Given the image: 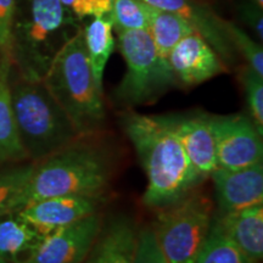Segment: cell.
Returning a JSON list of instances; mask_svg holds the SVG:
<instances>
[{
    "label": "cell",
    "mask_w": 263,
    "mask_h": 263,
    "mask_svg": "<svg viewBox=\"0 0 263 263\" xmlns=\"http://www.w3.org/2000/svg\"><path fill=\"white\" fill-rule=\"evenodd\" d=\"M121 124L133 144L147 184L143 203L161 210L193 193L201 177L193 167L178 136L166 116H147L127 111Z\"/></svg>",
    "instance_id": "1"
},
{
    "label": "cell",
    "mask_w": 263,
    "mask_h": 263,
    "mask_svg": "<svg viewBox=\"0 0 263 263\" xmlns=\"http://www.w3.org/2000/svg\"><path fill=\"white\" fill-rule=\"evenodd\" d=\"M112 177V160L100 144L80 138L35 162L15 212L43 199L68 195H103Z\"/></svg>",
    "instance_id": "2"
},
{
    "label": "cell",
    "mask_w": 263,
    "mask_h": 263,
    "mask_svg": "<svg viewBox=\"0 0 263 263\" xmlns=\"http://www.w3.org/2000/svg\"><path fill=\"white\" fill-rule=\"evenodd\" d=\"M83 28L60 0H16L11 61L20 74L42 80L65 43Z\"/></svg>",
    "instance_id": "3"
},
{
    "label": "cell",
    "mask_w": 263,
    "mask_h": 263,
    "mask_svg": "<svg viewBox=\"0 0 263 263\" xmlns=\"http://www.w3.org/2000/svg\"><path fill=\"white\" fill-rule=\"evenodd\" d=\"M10 94L20 140L33 162L83 138L42 80L10 72Z\"/></svg>",
    "instance_id": "4"
},
{
    "label": "cell",
    "mask_w": 263,
    "mask_h": 263,
    "mask_svg": "<svg viewBox=\"0 0 263 263\" xmlns=\"http://www.w3.org/2000/svg\"><path fill=\"white\" fill-rule=\"evenodd\" d=\"M42 81L81 137L90 138L103 129L106 118L103 89L88 61L83 28L58 51Z\"/></svg>",
    "instance_id": "5"
},
{
    "label": "cell",
    "mask_w": 263,
    "mask_h": 263,
    "mask_svg": "<svg viewBox=\"0 0 263 263\" xmlns=\"http://www.w3.org/2000/svg\"><path fill=\"white\" fill-rule=\"evenodd\" d=\"M117 47L126 62V73L115 91L120 105L150 104L177 83L168 61L157 52L147 29L118 32Z\"/></svg>",
    "instance_id": "6"
},
{
    "label": "cell",
    "mask_w": 263,
    "mask_h": 263,
    "mask_svg": "<svg viewBox=\"0 0 263 263\" xmlns=\"http://www.w3.org/2000/svg\"><path fill=\"white\" fill-rule=\"evenodd\" d=\"M212 210L209 197L195 192L157 210L151 228L167 262H196L209 238L213 222Z\"/></svg>",
    "instance_id": "7"
},
{
    "label": "cell",
    "mask_w": 263,
    "mask_h": 263,
    "mask_svg": "<svg viewBox=\"0 0 263 263\" xmlns=\"http://www.w3.org/2000/svg\"><path fill=\"white\" fill-rule=\"evenodd\" d=\"M211 124L219 168H245L262 161L263 134L249 116H211Z\"/></svg>",
    "instance_id": "8"
},
{
    "label": "cell",
    "mask_w": 263,
    "mask_h": 263,
    "mask_svg": "<svg viewBox=\"0 0 263 263\" xmlns=\"http://www.w3.org/2000/svg\"><path fill=\"white\" fill-rule=\"evenodd\" d=\"M103 223L99 212L45 235L22 263H83Z\"/></svg>",
    "instance_id": "9"
},
{
    "label": "cell",
    "mask_w": 263,
    "mask_h": 263,
    "mask_svg": "<svg viewBox=\"0 0 263 263\" xmlns=\"http://www.w3.org/2000/svg\"><path fill=\"white\" fill-rule=\"evenodd\" d=\"M171 71L184 87H194L227 72L224 62L196 32L177 43L167 57Z\"/></svg>",
    "instance_id": "10"
},
{
    "label": "cell",
    "mask_w": 263,
    "mask_h": 263,
    "mask_svg": "<svg viewBox=\"0 0 263 263\" xmlns=\"http://www.w3.org/2000/svg\"><path fill=\"white\" fill-rule=\"evenodd\" d=\"M103 195H68L29 203L18 213L43 236L73 224L99 211Z\"/></svg>",
    "instance_id": "11"
},
{
    "label": "cell",
    "mask_w": 263,
    "mask_h": 263,
    "mask_svg": "<svg viewBox=\"0 0 263 263\" xmlns=\"http://www.w3.org/2000/svg\"><path fill=\"white\" fill-rule=\"evenodd\" d=\"M156 9L166 10L180 16L192 26L219 55L227 67L234 64L235 49L230 41L227 21L199 0H144Z\"/></svg>",
    "instance_id": "12"
},
{
    "label": "cell",
    "mask_w": 263,
    "mask_h": 263,
    "mask_svg": "<svg viewBox=\"0 0 263 263\" xmlns=\"http://www.w3.org/2000/svg\"><path fill=\"white\" fill-rule=\"evenodd\" d=\"M210 177L215 184L219 215L263 203V161L239 170L218 167Z\"/></svg>",
    "instance_id": "13"
},
{
    "label": "cell",
    "mask_w": 263,
    "mask_h": 263,
    "mask_svg": "<svg viewBox=\"0 0 263 263\" xmlns=\"http://www.w3.org/2000/svg\"><path fill=\"white\" fill-rule=\"evenodd\" d=\"M193 167L202 179L218 168L211 116L205 114L166 116Z\"/></svg>",
    "instance_id": "14"
},
{
    "label": "cell",
    "mask_w": 263,
    "mask_h": 263,
    "mask_svg": "<svg viewBox=\"0 0 263 263\" xmlns=\"http://www.w3.org/2000/svg\"><path fill=\"white\" fill-rule=\"evenodd\" d=\"M138 233L130 218L114 217L101 227L83 263H134Z\"/></svg>",
    "instance_id": "15"
},
{
    "label": "cell",
    "mask_w": 263,
    "mask_h": 263,
    "mask_svg": "<svg viewBox=\"0 0 263 263\" xmlns=\"http://www.w3.org/2000/svg\"><path fill=\"white\" fill-rule=\"evenodd\" d=\"M215 219L224 234L252 263L263 258V203L218 215Z\"/></svg>",
    "instance_id": "16"
},
{
    "label": "cell",
    "mask_w": 263,
    "mask_h": 263,
    "mask_svg": "<svg viewBox=\"0 0 263 263\" xmlns=\"http://www.w3.org/2000/svg\"><path fill=\"white\" fill-rule=\"evenodd\" d=\"M11 58L4 55L0 62V164L20 163L28 160L20 140L10 94Z\"/></svg>",
    "instance_id": "17"
},
{
    "label": "cell",
    "mask_w": 263,
    "mask_h": 263,
    "mask_svg": "<svg viewBox=\"0 0 263 263\" xmlns=\"http://www.w3.org/2000/svg\"><path fill=\"white\" fill-rule=\"evenodd\" d=\"M44 238L18 212L0 216V258L22 263Z\"/></svg>",
    "instance_id": "18"
},
{
    "label": "cell",
    "mask_w": 263,
    "mask_h": 263,
    "mask_svg": "<svg viewBox=\"0 0 263 263\" xmlns=\"http://www.w3.org/2000/svg\"><path fill=\"white\" fill-rule=\"evenodd\" d=\"M114 26L108 15L94 17L83 27L85 51L91 72L99 88L103 89L104 73L107 61L115 49Z\"/></svg>",
    "instance_id": "19"
},
{
    "label": "cell",
    "mask_w": 263,
    "mask_h": 263,
    "mask_svg": "<svg viewBox=\"0 0 263 263\" xmlns=\"http://www.w3.org/2000/svg\"><path fill=\"white\" fill-rule=\"evenodd\" d=\"M147 32L157 52L163 59H167L177 43L195 31L185 20L174 12L151 6Z\"/></svg>",
    "instance_id": "20"
},
{
    "label": "cell",
    "mask_w": 263,
    "mask_h": 263,
    "mask_svg": "<svg viewBox=\"0 0 263 263\" xmlns=\"http://www.w3.org/2000/svg\"><path fill=\"white\" fill-rule=\"evenodd\" d=\"M195 263H252L213 218L209 238Z\"/></svg>",
    "instance_id": "21"
},
{
    "label": "cell",
    "mask_w": 263,
    "mask_h": 263,
    "mask_svg": "<svg viewBox=\"0 0 263 263\" xmlns=\"http://www.w3.org/2000/svg\"><path fill=\"white\" fill-rule=\"evenodd\" d=\"M35 162L0 170V216L15 212L16 202L31 179Z\"/></svg>",
    "instance_id": "22"
},
{
    "label": "cell",
    "mask_w": 263,
    "mask_h": 263,
    "mask_svg": "<svg viewBox=\"0 0 263 263\" xmlns=\"http://www.w3.org/2000/svg\"><path fill=\"white\" fill-rule=\"evenodd\" d=\"M150 8L144 0H112L110 16L114 31L126 32L147 29Z\"/></svg>",
    "instance_id": "23"
},
{
    "label": "cell",
    "mask_w": 263,
    "mask_h": 263,
    "mask_svg": "<svg viewBox=\"0 0 263 263\" xmlns=\"http://www.w3.org/2000/svg\"><path fill=\"white\" fill-rule=\"evenodd\" d=\"M240 82L244 89L250 118L254 121L259 133L263 134V76L246 65L240 71Z\"/></svg>",
    "instance_id": "24"
},
{
    "label": "cell",
    "mask_w": 263,
    "mask_h": 263,
    "mask_svg": "<svg viewBox=\"0 0 263 263\" xmlns=\"http://www.w3.org/2000/svg\"><path fill=\"white\" fill-rule=\"evenodd\" d=\"M227 29L235 51L245 59L246 65L258 74L263 76V49L262 43L254 41L241 27L234 22L227 21Z\"/></svg>",
    "instance_id": "25"
},
{
    "label": "cell",
    "mask_w": 263,
    "mask_h": 263,
    "mask_svg": "<svg viewBox=\"0 0 263 263\" xmlns=\"http://www.w3.org/2000/svg\"><path fill=\"white\" fill-rule=\"evenodd\" d=\"M134 263H168L159 248L151 227H145L138 233V244Z\"/></svg>",
    "instance_id": "26"
},
{
    "label": "cell",
    "mask_w": 263,
    "mask_h": 263,
    "mask_svg": "<svg viewBox=\"0 0 263 263\" xmlns=\"http://www.w3.org/2000/svg\"><path fill=\"white\" fill-rule=\"evenodd\" d=\"M76 17L83 21L87 17H100L108 15L112 0H60Z\"/></svg>",
    "instance_id": "27"
},
{
    "label": "cell",
    "mask_w": 263,
    "mask_h": 263,
    "mask_svg": "<svg viewBox=\"0 0 263 263\" xmlns=\"http://www.w3.org/2000/svg\"><path fill=\"white\" fill-rule=\"evenodd\" d=\"M16 0H0V51L11 58V26Z\"/></svg>",
    "instance_id": "28"
},
{
    "label": "cell",
    "mask_w": 263,
    "mask_h": 263,
    "mask_svg": "<svg viewBox=\"0 0 263 263\" xmlns=\"http://www.w3.org/2000/svg\"><path fill=\"white\" fill-rule=\"evenodd\" d=\"M261 6L255 4L251 0L240 3L238 11L241 21L255 33L259 43L263 39V11Z\"/></svg>",
    "instance_id": "29"
},
{
    "label": "cell",
    "mask_w": 263,
    "mask_h": 263,
    "mask_svg": "<svg viewBox=\"0 0 263 263\" xmlns=\"http://www.w3.org/2000/svg\"><path fill=\"white\" fill-rule=\"evenodd\" d=\"M251 2H254L255 4H257L258 6H261V8H263V0H251Z\"/></svg>",
    "instance_id": "30"
},
{
    "label": "cell",
    "mask_w": 263,
    "mask_h": 263,
    "mask_svg": "<svg viewBox=\"0 0 263 263\" xmlns=\"http://www.w3.org/2000/svg\"><path fill=\"white\" fill-rule=\"evenodd\" d=\"M0 263H11V262L6 261V259H3V258H0Z\"/></svg>",
    "instance_id": "31"
},
{
    "label": "cell",
    "mask_w": 263,
    "mask_h": 263,
    "mask_svg": "<svg viewBox=\"0 0 263 263\" xmlns=\"http://www.w3.org/2000/svg\"><path fill=\"white\" fill-rule=\"evenodd\" d=\"M3 57H4V54H2V51H0V62H2Z\"/></svg>",
    "instance_id": "32"
}]
</instances>
